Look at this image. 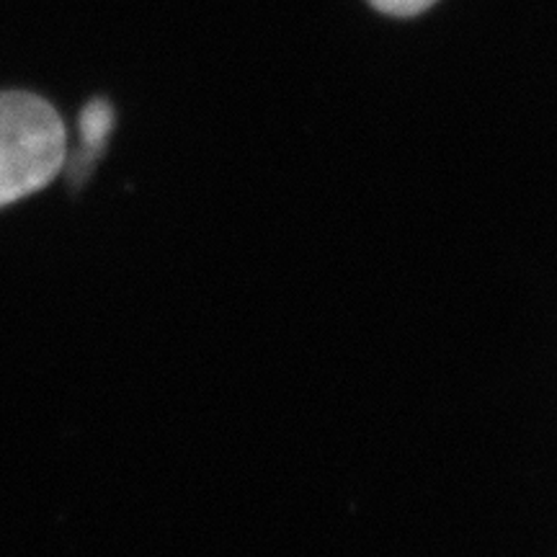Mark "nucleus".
Segmentation results:
<instances>
[{
	"label": "nucleus",
	"mask_w": 557,
	"mask_h": 557,
	"mask_svg": "<svg viewBox=\"0 0 557 557\" xmlns=\"http://www.w3.org/2000/svg\"><path fill=\"white\" fill-rule=\"evenodd\" d=\"M114 124V109L109 101H90L81 114V156L75 158V169L83 173V165H90L94 156H99Z\"/></svg>",
	"instance_id": "2"
},
{
	"label": "nucleus",
	"mask_w": 557,
	"mask_h": 557,
	"mask_svg": "<svg viewBox=\"0 0 557 557\" xmlns=\"http://www.w3.org/2000/svg\"><path fill=\"white\" fill-rule=\"evenodd\" d=\"M369 3L389 16H416V13L431 9L436 0H369Z\"/></svg>",
	"instance_id": "3"
},
{
	"label": "nucleus",
	"mask_w": 557,
	"mask_h": 557,
	"mask_svg": "<svg viewBox=\"0 0 557 557\" xmlns=\"http://www.w3.org/2000/svg\"><path fill=\"white\" fill-rule=\"evenodd\" d=\"M65 152V124L52 103L26 90L0 94V207L45 189Z\"/></svg>",
	"instance_id": "1"
}]
</instances>
